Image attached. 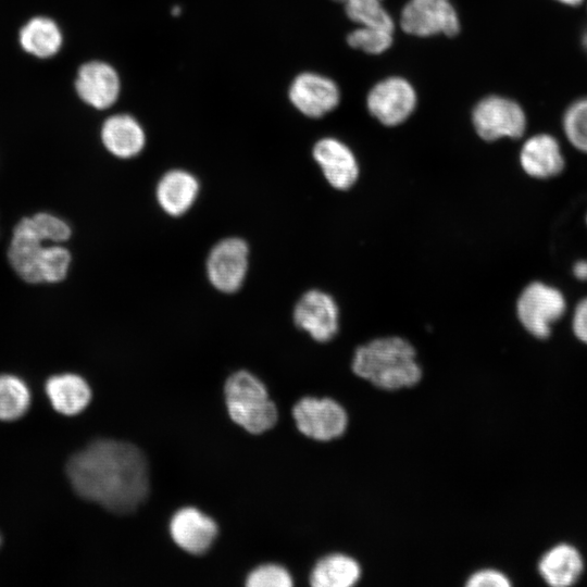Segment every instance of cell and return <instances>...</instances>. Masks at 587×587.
Instances as JSON below:
<instances>
[{"label": "cell", "instance_id": "cell-32", "mask_svg": "<svg viewBox=\"0 0 587 587\" xmlns=\"http://www.w3.org/2000/svg\"><path fill=\"white\" fill-rule=\"evenodd\" d=\"M179 12H180V9L178 7H174L173 10H172L173 15H178Z\"/></svg>", "mask_w": 587, "mask_h": 587}, {"label": "cell", "instance_id": "cell-12", "mask_svg": "<svg viewBox=\"0 0 587 587\" xmlns=\"http://www.w3.org/2000/svg\"><path fill=\"white\" fill-rule=\"evenodd\" d=\"M173 541L190 554H202L213 545L218 527L209 515L193 507L177 510L168 525Z\"/></svg>", "mask_w": 587, "mask_h": 587}, {"label": "cell", "instance_id": "cell-9", "mask_svg": "<svg viewBox=\"0 0 587 587\" xmlns=\"http://www.w3.org/2000/svg\"><path fill=\"white\" fill-rule=\"evenodd\" d=\"M400 24L410 35L454 36L460 30L458 14L450 0H410L402 9Z\"/></svg>", "mask_w": 587, "mask_h": 587}, {"label": "cell", "instance_id": "cell-6", "mask_svg": "<svg viewBox=\"0 0 587 587\" xmlns=\"http://www.w3.org/2000/svg\"><path fill=\"white\" fill-rule=\"evenodd\" d=\"M52 243L32 216L21 218L13 228L8 248V261L12 270L26 283H42V267Z\"/></svg>", "mask_w": 587, "mask_h": 587}, {"label": "cell", "instance_id": "cell-18", "mask_svg": "<svg viewBox=\"0 0 587 587\" xmlns=\"http://www.w3.org/2000/svg\"><path fill=\"white\" fill-rule=\"evenodd\" d=\"M104 148L114 157L128 160L137 157L145 148L146 134L139 122L127 114L107 118L101 127Z\"/></svg>", "mask_w": 587, "mask_h": 587}, {"label": "cell", "instance_id": "cell-17", "mask_svg": "<svg viewBox=\"0 0 587 587\" xmlns=\"http://www.w3.org/2000/svg\"><path fill=\"white\" fill-rule=\"evenodd\" d=\"M520 163L527 175L540 179L558 176L565 166L558 140L548 134L535 135L524 142Z\"/></svg>", "mask_w": 587, "mask_h": 587}, {"label": "cell", "instance_id": "cell-3", "mask_svg": "<svg viewBox=\"0 0 587 587\" xmlns=\"http://www.w3.org/2000/svg\"><path fill=\"white\" fill-rule=\"evenodd\" d=\"M224 397L230 420L249 434L260 435L277 423V407L266 386L247 370L236 371L227 377Z\"/></svg>", "mask_w": 587, "mask_h": 587}, {"label": "cell", "instance_id": "cell-15", "mask_svg": "<svg viewBox=\"0 0 587 587\" xmlns=\"http://www.w3.org/2000/svg\"><path fill=\"white\" fill-rule=\"evenodd\" d=\"M199 193L198 177L183 168L165 172L155 186V200L159 208L172 217H179L189 212Z\"/></svg>", "mask_w": 587, "mask_h": 587}, {"label": "cell", "instance_id": "cell-4", "mask_svg": "<svg viewBox=\"0 0 587 587\" xmlns=\"http://www.w3.org/2000/svg\"><path fill=\"white\" fill-rule=\"evenodd\" d=\"M566 310L561 290L542 282L528 284L516 301V314L524 328L533 336L544 339L551 334L552 325Z\"/></svg>", "mask_w": 587, "mask_h": 587}, {"label": "cell", "instance_id": "cell-25", "mask_svg": "<svg viewBox=\"0 0 587 587\" xmlns=\"http://www.w3.org/2000/svg\"><path fill=\"white\" fill-rule=\"evenodd\" d=\"M563 129L570 143L587 153V98L574 102L563 117Z\"/></svg>", "mask_w": 587, "mask_h": 587}, {"label": "cell", "instance_id": "cell-16", "mask_svg": "<svg viewBox=\"0 0 587 587\" xmlns=\"http://www.w3.org/2000/svg\"><path fill=\"white\" fill-rule=\"evenodd\" d=\"M75 87L83 101L92 108L103 110L116 101L120 93V78L110 64L91 61L79 67Z\"/></svg>", "mask_w": 587, "mask_h": 587}, {"label": "cell", "instance_id": "cell-13", "mask_svg": "<svg viewBox=\"0 0 587 587\" xmlns=\"http://www.w3.org/2000/svg\"><path fill=\"white\" fill-rule=\"evenodd\" d=\"M289 99L302 114L321 117L338 105L340 92L332 79L315 73H302L291 83Z\"/></svg>", "mask_w": 587, "mask_h": 587}, {"label": "cell", "instance_id": "cell-30", "mask_svg": "<svg viewBox=\"0 0 587 587\" xmlns=\"http://www.w3.org/2000/svg\"><path fill=\"white\" fill-rule=\"evenodd\" d=\"M573 273L578 280H587V260L577 261L573 266Z\"/></svg>", "mask_w": 587, "mask_h": 587}, {"label": "cell", "instance_id": "cell-29", "mask_svg": "<svg viewBox=\"0 0 587 587\" xmlns=\"http://www.w3.org/2000/svg\"><path fill=\"white\" fill-rule=\"evenodd\" d=\"M572 327L576 337L587 344V297L577 303L573 313Z\"/></svg>", "mask_w": 587, "mask_h": 587}, {"label": "cell", "instance_id": "cell-26", "mask_svg": "<svg viewBox=\"0 0 587 587\" xmlns=\"http://www.w3.org/2000/svg\"><path fill=\"white\" fill-rule=\"evenodd\" d=\"M347 41L354 49L378 54L392 43V32L370 26H360L348 35Z\"/></svg>", "mask_w": 587, "mask_h": 587}, {"label": "cell", "instance_id": "cell-28", "mask_svg": "<svg viewBox=\"0 0 587 587\" xmlns=\"http://www.w3.org/2000/svg\"><path fill=\"white\" fill-rule=\"evenodd\" d=\"M467 587H508L510 582L508 577L492 569L480 570L473 573L467 582Z\"/></svg>", "mask_w": 587, "mask_h": 587}, {"label": "cell", "instance_id": "cell-22", "mask_svg": "<svg viewBox=\"0 0 587 587\" xmlns=\"http://www.w3.org/2000/svg\"><path fill=\"white\" fill-rule=\"evenodd\" d=\"M22 48L38 58L54 55L62 46V33L54 21L46 16L29 20L20 30Z\"/></svg>", "mask_w": 587, "mask_h": 587}, {"label": "cell", "instance_id": "cell-10", "mask_svg": "<svg viewBox=\"0 0 587 587\" xmlns=\"http://www.w3.org/2000/svg\"><path fill=\"white\" fill-rule=\"evenodd\" d=\"M370 113L386 126L404 122L416 105L412 85L401 77H388L377 83L367 95Z\"/></svg>", "mask_w": 587, "mask_h": 587}, {"label": "cell", "instance_id": "cell-8", "mask_svg": "<svg viewBox=\"0 0 587 587\" xmlns=\"http://www.w3.org/2000/svg\"><path fill=\"white\" fill-rule=\"evenodd\" d=\"M472 120L476 133L486 141L520 138L526 127L523 109L515 101L499 96L480 100L473 110Z\"/></svg>", "mask_w": 587, "mask_h": 587}, {"label": "cell", "instance_id": "cell-2", "mask_svg": "<svg viewBox=\"0 0 587 587\" xmlns=\"http://www.w3.org/2000/svg\"><path fill=\"white\" fill-rule=\"evenodd\" d=\"M353 373L384 390L412 387L422 377L412 345L400 337L374 339L357 348Z\"/></svg>", "mask_w": 587, "mask_h": 587}, {"label": "cell", "instance_id": "cell-7", "mask_svg": "<svg viewBox=\"0 0 587 587\" xmlns=\"http://www.w3.org/2000/svg\"><path fill=\"white\" fill-rule=\"evenodd\" d=\"M292 416L301 434L319 441L340 437L348 426L346 410L330 398L303 397L294 405Z\"/></svg>", "mask_w": 587, "mask_h": 587}, {"label": "cell", "instance_id": "cell-24", "mask_svg": "<svg viewBox=\"0 0 587 587\" xmlns=\"http://www.w3.org/2000/svg\"><path fill=\"white\" fill-rule=\"evenodd\" d=\"M347 16L361 26L379 27L394 32V21L380 0H344Z\"/></svg>", "mask_w": 587, "mask_h": 587}, {"label": "cell", "instance_id": "cell-35", "mask_svg": "<svg viewBox=\"0 0 587 587\" xmlns=\"http://www.w3.org/2000/svg\"><path fill=\"white\" fill-rule=\"evenodd\" d=\"M586 223H587V216H586Z\"/></svg>", "mask_w": 587, "mask_h": 587}, {"label": "cell", "instance_id": "cell-19", "mask_svg": "<svg viewBox=\"0 0 587 587\" xmlns=\"http://www.w3.org/2000/svg\"><path fill=\"white\" fill-rule=\"evenodd\" d=\"M45 390L53 409L66 416L84 411L92 397L87 380L74 373H62L49 377Z\"/></svg>", "mask_w": 587, "mask_h": 587}, {"label": "cell", "instance_id": "cell-20", "mask_svg": "<svg viewBox=\"0 0 587 587\" xmlns=\"http://www.w3.org/2000/svg\"><path fill=\"white\" fill-rule=\"evenodd\" d=\"M361 576L359 563L344 553L323 557L313 566L309 580L313 587H350Z\"/></svg>", "mask_w": 587, "mask_h": 587}, {"label": "cell", "instance_id": "cell-34", "mask_svg": "<svg viewBox=\"0 0 587 587\" xmlns=\"http://www.w3.org/2000/svg\"><path fill=\"white\" fill-rule=\"evenodd\" d=\"M0 546H1V536H0Z\"/></svg>", "mask_w": 587, "mask_h": 587}, {"label": "cell", "instance_id": "cell-1", "mask_svg": "<svg viewBox=\"0 0 587 587\" xmlns=\"http://www.w3.org/2000/svg\"><path fill=\"white\" fill-rule=\"evenodd\" d=\"M66 475L80 498L117 514L136 510L149 491L146 455L122 440L90 442L68 459Z\"/></svg>", "mask_w": 587, "mask_h": 587}, {"label": "cell", "instance_id": "cell-31", "mask_svg": "<svg viewBox=\"0 0 587 587\" xmlns=\"http://www.w3.org/2000/svg\"><path fill=\"white\" fill-rule=\"evenodd\" d=\"M557 1H559V2H561L563 4L575 7V5L580 4L583 0H557Z\"/></svg>", "mask_w": 587, "mask_h": 587}, {"label": "cell", "instance_id": "cell-23", "mask_svg": "<svg viewBox=\"0 0 587 587\" xmlns=\"http://www.w3.org/2000/svg\"><path fill=\"white\" fill-rule=\"evenodd\" d=\"M30 403L26 383L12 374L0 375V421H15L23 416Z\"/></svg>", "mask_w": 587, "mask_h": 587}, {"label": "cell", "instance_id": "cell-14", "mask_svg": "<svg viewBox=\"0 0 587 587\" xmlns=\"http://www.w3.org/2000/svg\"><path fill=\"white\" fill-rule=\"evenodd\" d=\"M313 158L332 187L347 190L357 182L359 176L357 159L338 139L326 137L319 140L313 147Z\"/></svg>", "mask_w": 587, "mask_h": 587}, {"label": "cell", "instance_id": "cell-11", "mask_svg": "<svg viewBox=\"0 0 587 587\" xmlns=\"http://www.w3.org/2000/svg\"><path fill=\"white\" fill-rule=\"evenodd\" d=\"M292 319L298 328L319 342L329 341L339 327V311L335 300L319 289L308 290L299 298Z\"/></svg>", "mask_w": 587, "mask_h": 587}, {"label": "cell", "instance_id": "cell-5", "mask_svg": "<svg viewBox=\"0 0 587 587\" xmlns=\"http://www.w3.org/2000/svg\"><path fill=\"white\" fill-rule=\"evenodd\" d=\"M250 263V248L240 237H226L210 249L205 275L210 285L223 294H235L245 284Z\"/></svg>", "mask_w": 587, "mask_h": 587}, {"label": "cell", "instance_id": "cell-33", "mask_svg": "<svg viewBox=\"0 0 587 587\" xmlns=\"http://www.w3.org/2000/svg\"><path fill=\"white\" fill-rule=\"evenodd\" d=\"M334 1L344 2V0H334Z\"/></svg>", "mask_w": 587, "mask_h": 587}, {"label": "cell", "instance_id": "cell-21", "mask_svg": "<svg viewBox=\"0 0 587 587\" xmlns=\"http://www.w3.org/2000/svg\"><path fill=\"white\" fill-rule=\"evenodd\" d=\"M583 562L579 553L569 545H559L540 560L539 571L545 580L557 587L572 585L579 576Z\"/></svg>", "mask_w": 587, "mask_h": 587}, {"label": "cell", "instance_id": "cell-27", "mask_svg": "<svg viewBox=\"0 0 587 587\" xmlns=\"http://www.w3.org/2000/svg\"><path fill=\"white\" fill-rule=\"evenodd\" d=\"M292 577L278 564H263L252 570L246 577L247 587H290Z\"/></svg>", "mask_w": 587, "mask_h": 587}]
</instances>
